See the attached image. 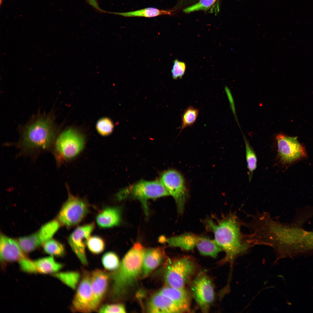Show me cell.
I'll return each instance as SVG.
<instances>
[{"mask_svg": "<svg viewBox=\"0 0 313 313\" xmlns=\"http://www.w3.org/2000/svg\"><path fill=\"white\" fill-rule=\"evenodd\" d=\"M42 245L44 252L50 256L60 257L65 254L64 245L56 240L51 239L45 242Z\"/></svg>", "mask_w": 313, "mask_h": 313, "instance_id": "25", "label": "cell"}, {"mask_svg": "<svg viewBox=\"0 0 313 313\" xmlns=\"http://www.w3.org/2000/svg\"><path fill=\"white\" fill-rule=\"evenodd\" d=\"M170 195L161 182L141 180L134 184L124 188L118 192L116 198L121 200L128 197L138 200L141 203L145 215L148 216L149 210L148 201Z\"/></svg>", "mask_w": 313, "mask_h": 313, "instance_id": "5", "label": "cell"}, {"mask_svg": "<svg viewBox=\"0 0 313 313\" xmlns=\"http://www.w3.org/2000/svg\"><path fill=\"white\" fill-rule=\"evenodd\" d=\"M173 11L172 10H163L155 8L149 7L129 12H108V13L125 17L151 18L161 15H171Z\"/></svg>", "mask_w": 313, "mask_h": 313, "instance_id": "21", "label": "cell"}, {"mask_svg": "<svg viewBox=\"0 0 313 313\" xmlns=\"http://www.w3.org/2000/svg\"><path fill=\"white\" fill-rule=\"evenodd\" d=\"M99 313H125L124 305L121 304H107L100 306L98 310Z\"/></svg>", "mask_w": 313, "mask_h": 313, "instance_id": "32", "label": "cell"}, {"mask_svg": "<svg viewBox=\"0 0 313 313\" xmlns=\"http://www.w3.org/2000/svg\"><path fill=\"white\" fill-rule=\"evenodd\" d=\"M160 181L174 199L178 212L182 213L188 195L183 176L178 171L170 169L161 174Z\"/></svg>", "mask_w": 313, "mask_h": 313, "instance_id": "9", "label": "cell"}, {"mask_svg": "<svg viewBox=\"0 0 313 313\" xmlns=\"http://www.w3.org/2000/svg\"><path fill=\"white\" fill-rule=\"evenodd\" d=\"M58 132L53 114H39L21 128L18 146L25 152L48 150L54 145Z\"/></svg>", "mask_w": 313, "mask_h": 313, "instance_id": "2", "label": "cell"}, {"mask_svg": "<svg viewBox=\"0 0 313 313\" xmlns=\"http://www.w3.org/2000/svg\"><path fill=\"white\" fill-rule=\"evenodd\" d=\"M192 295L203 312H208L215 298V292L211 279L201 274L195 279L191 287Z\"/></svg>", "mask_w": 313, "mask_h": 313, "instance_id": "11", "label": "cell"}, {"mask_svg": "<svg viewBox=\"0 0 313 313\" xmlns=\"http://www.w3.org/2000/svg\"><path fill=\"white\" fill-rule=\"evenodd\" d=\"M276 138L278 155L282 164L289 165L306 157L305 149L299 142L297 137L279 134Z\"/></svg>", "mask_w": 313, "mask_h": 313, "instance_id": "10", "label": "cell"}, {"mask_svg": "<svg viewBox=\"0 0 313 313\" xmlns=\"http://www.w3.org/2000/svg\"><path fill=\"white\" fill-rule=\"evenodd\" d=\"M18 263L21 270L29 273L53 274L58 272L63 267V264L57 262L51 256L35 260L26 257Z\"/></svg>", "mask_w": 313, "mask_h": 313, "instance_id": "14", "label": "cell"}, {"mask_svg": "<svg viewBox=\"0 0 313 313\" xmlns=\"http://www.w3.org/2000/svg\"><path fill=\"white\" fill-rule=\"evenodd\" d=\"M196 265L190 258L184 257L172 262L166 267L164 279L166 286L176 288L184 287L195 273Z\"/></svg>", "mask_w": 313, "mask_h": 313, "instance_id": "6", "label": "cell"}, {"mask_svg": "<svg viewBox=\"0 0 313 313\" xmlns=\"http://www.w3.org/2000/svg\"><path fill=\"white\" fill-rule=\"evenodd\" d=\"M18 242L24 252H31L42 245L36 233L19 238Z\"/></svg>", "mask_w": 313, "mask_h": 313, "instance_id": "24", "label": "cell"}, {"mask_svg": "<svg viewBox=\"0 0 313 313\" xmlns=\"http://www.w3.org/2000/svg\"><path fill=\"white\" fill-rule=\"evenodd\" d=\"M109 278L108 274L100 269H95L91 272L92 312L97 310L104 300L108 289Z\"/></svg>", "mask_w": 313, "mask_h": 313, "instance_id": "15", "label": "cell"}, {"mask_svg": "<svg viewBox=\"0 0 313 313\" xmlns=\"http://www.w3.org/2000/svg\"><path fill=\"white\" fill-rule=\"evenodd\" d=\"M199 112L198 109L191 105L184 110L181 116L180 132L185 128L193 125L197 118Z\"/></svg>", "mask_w": 313, "mask_h": 313, "instance_id": "26", "label": "cell"}, {"mask_svg": "<svg viewBox=\"0 0 313 313\" xmlns=\"http://www.w3.org/2000/svg\"><path fill=\"white\" fill-rule=\"evenodd\" d=\"M105 244L104 239L98 236H90L87 243L86 246L92 254H98L101 253L105 250Z\"/></svg>", "mask_w": 313, "mask_h": 313, "instance_id": "29", "label": "cell"}, {"mask_svg": "<svg viewBox=\"0 0 313 313\" xmlns=\"http://www.w3.org/2000/svg\"><path fill=\"white\" fill-rule=\"evenodd\" d=\"M60 226L56 220L49 222L42 226L36 234L42 245L52 238Z\"/></svg>", "mask_w": 313, "mask_h": 313, "instance_id": "23", "label": "cell"}, {"mask_svg": "<svg viewBox=\"0 0 313 313\" xmlns=\"http://www.w3.org/2000/svg\"><path fill=\"white\" fill-rule=\"evenodd\" d=\"M72 301L71 309L74 312H92L91 272L84 270Z\"/></svg>", "mask_w": 313, "mask_h": 313, "instance_id": "12", "label": "cell"}, {"mask_svg": "<svg viewBox=\"0 0 313 313\" xmlns=\"http://www.w3.org/2000/svg\"><path fill=\"white\" fill-rule=\"evenodd\" d=\"M18 242L1 234L0 258L2 262L18 261L26 257Z\"/></svg>", "mask_w": 313, "mask_h": 313, "instance_id": "16", "label": "cell"}, {"mask_svg": "<svg viewBox=\"0 0 313 313\" xmlns=\"http://www.w3.org/2000/svg\"><path fill=\"white\" fill-rule=\"evenodd\" d=\"M101 262L105 269L111 271L117 270L121 263L118 255L112 251L107 252L103 254L102 257Z\"/></svg>", "mask_w": 313, "mask_h": 313, "instance_id": "27", "label": "cell"}, {"mask_svg": "<svg viewBox=\"0 0 313 313\" xmlns=\"http://www.w3.org/2000/svg\"><path fill=\"white\" fill-rule=\"evenodd\" d=\"M96 129L101 135L106 136L110 134L113 130L114 125L110 118L104 117L99 119L96 124Z\"/></svg>", "mask_w": 313, "mask_h": 313, "instance_id": "30", "label": "cell"}, {"mask_svg": "<svg viewBox=\"0 0 313 313\" xmlns=\"http://www.w3.org/2000/svg\"><path fill=\"white\" fill-rule=\"evenodd\" d=\"M164 256L163 251L160 248L145 249L140 277H147L160 264Z\"/></svg>", "mask_w": 313, "mask_h": 313, "instance_id": "19", "label": "cell"}, {"mask_svg": "<svg viewBox=\"0 0 313 313\" xmlns=\"http://www.w3.org/2000/svg\"><path fill=\"white\" fill-rule=\"evenodd\" d=\"M194 0H178V3L176 7L179 8L182 6L185 5L187 3H189L191 1H192Z\"/></svg>", "mask_w": 313, "mask_h": 313, "instance_id": "35", "label": "cell"}, {"mask_svg": "<svg viewBox=\"0 0 313 313\" xmlns=\"http://www.w3.org/2000/svg\"><path fill=\"white\" fill-rule=\"evenodd\" d=\"M88 3L98 12L102 13L107 12L101 9L99 6L97 0H85Z\"/></svg>", "mask_w": 313, "mask_h": 313, "instance_id": "34", "label": "cell"}, {"mask_svg": "<svg viewBox=\"0 0 313 313\" xmlns=\"http://www.w3.org/2000/svg\"><path fill=\"white\" fill-rule=\"evenodd\" d=\"M121 210L119 207L105 208L97 214L96 221L101 228H109L119 225L121 221Z\"/></svg>", "mask_w": 313, "mask_h": 313, "instance_id": "20", "label": "cell"}, {"mask_svg": "<svg viewBox=\"0 0 313 313\" xmlns=\"http://www.w3.org/2000/svg\"><path fill=\"white\" fill-rule=\"evenodd\" d=\"M158 292L173 301L183 312L190 311L191 295L184 287L176 288L166 285Z\"/></svg>", "mask_w": 313, "mask_h": 313, "instance_id": "18", "label": "cell"}, {"mask_svg": "<svg viewBox=\"0 0 313 313\" xmlns=\"http://www.w3.org/2000/svg\"><path fill=\"white\" fill-rule=\"evenodd\" d=\"M186 65L185 63L175 60L171 70L172 76L174 79H181L185 74Z\"/></svg>", "mask_w": 313, "mask_h": 313, "instance_id": "33", "label": "cell"}, {"mask_svg": "<svg viewBox=\"0 0 313 313\" xmlns=\"http://www.w3.org/2000/svg\"><path fill=\"white\" fill-rule=\"evenodd\" d=\"M145 249L135 243L126 254L118 269L111 274L112 292L115 299L121 298L140 276Z\"/></svg>", "mask_w": 313, "mask_h": 313, "instance_id": "3", "label": "cell"}, {"mask_svg": "<svg viewBox=\"0 0 313 313\" xmlns=\"http://www.w3.org/2000/svg\"><path fill=\"white\" fill-rule=\"evenodd\" d=\"M205 223L207 230L213 233L216 243L225 253L223 262H232L252 246L246 235L241 232L243 222L235 214H230L216 222L208 219Z\"/></svg>", "mask_w": 313, "mask_h": 313, "instance_id": "1", "label": "cell"}, {"mask_svg": "<svg viewBox=\"0 0 313 313\" xmlns=\"http://www.w3.org/2000/svg\"><path fill=\"white\" fill-rule=\"evenodd\" d=\"M85 143L84 135L78 130L70 128L63 131L57 138L53 149L58 165L77 157L83 151Z\"/></svg>", "mask_w": 313, "mask_h": 313, "instance_id": "4", "label": "cell"}, {"mask_svg": "<svg viewBox=\"0 0 313 313\" xmlns=\"http://www.w3.org/2000/svg\"><path fill=\"white\" fill-rule=\"evenodd\" d=\"M52 275L72 290H75L80 281L81 276L77 271L57 272Z\"/></svg>", "mask_w": 313, "mask_h": 313, "instance_id": "22", "label": "cell"}, {"mask_svg": "<svg viewBox=\"0 0 313 313\" xmlns=\"http://www.w3.org/2000/svg\"><path fill=\"white\" fill-rule=\"evenodd\" d=\"M246 150V158L248 170L249 180L251 181L253 172L256 167L257 159L256 154L248 142L244 137Z\"/></svg>", "mask_w": 313, "mask_h": 313, "instance_id": "28", "label": "cell"}, {"mask_svg": "<svg viewBox=\"0 0 313 313\" xmlns=\"http://www.w3.org/2000/svg\"><path fill=\"white\" fill-rule=\"evenodd\" d=\"M160 239V242L184 250H192L196 248L204 256L211 252L215 245L214 240L208 237L189 233L169 238L162 237Z\"/></svg>", "mask_w": 313, "mask_h": 313, "instance_id": "8", "label": "cell"}, {"mask_svg": "<svg viewBox=\"0 0 313 313\" xmlns=\"http://www.w3.org/2000/svg\"><path fill=\"white\" fill-rule=\"evenodd\" d=\"M95 227L94 222L78 226L68 238V242L72 250L83 265L88 264L85 247Z\"/></svg>", "mask_w": 313, "mask_h": 313, "instance_id": "13", "label": "cell"}, {"mask_svg": "<svg viewBox=\"0 0 313 313\" xmlns=\"http://www.w3.org/2000/svg\"><path fill=\"white\" fill-rule=\"evenodd\" d=\"M218 0H199L197 3L184 8L183 11L188 13L199 10H206L212 7Z\"/></svg>", "mask_w": 313, "mask_h": 313, "instance_id": "31", "label": "cell"}, {"mask_svg": "<svg viewBox=\"0 0 313 313\" xmlns=\"http://www.w3.org/2000/svg\"><path fill=\"white\" fill-rule=\"evenodd\" d=\"M272 220L271 221H272ZM271 221H270V222L269 223H270V222H271ZM269 223H268V224H269ZM268 224L267 225H268ZM266 228V230H265V232H266V228ZM265 241H266V239H265ZM266 243H267V242H266ZM267 245H268V244H267Z\"/></svg>", "mask_w": 313, "mask_h": 313, "instance_id": "36", "label": "cell"}, {"mask_svg": "<svg viewBox=\"0 0 313 313\" xmlns=\"http://www.w3.org/2000/svg\"><path fill=\"white\" fill-rule=\"evenodd\" d=\"M68 191L67 199L63 205L56 220L61 225L69 228L79 223L88 213L89 208L85 200Z\"/></svg>", "mask_w": 313, "mask_h": 313, "instance_id": "7", "label": "cell"}, {"mask_svg": "<svg viewBox=\"0 0 313 313\" xmlns=\"http://www.w3.org/2000/svg\"><path fill=\"white\" fill-rule=\"evenodd\" d=\"M147 310L150 313H178L183 312L181 308L173 301L158 292L154 294L147 304Z\"/></svg>", "mask_w": 313, "mask_h": 313, "instance_id": "17", "label": "cell"}]
</instances>
